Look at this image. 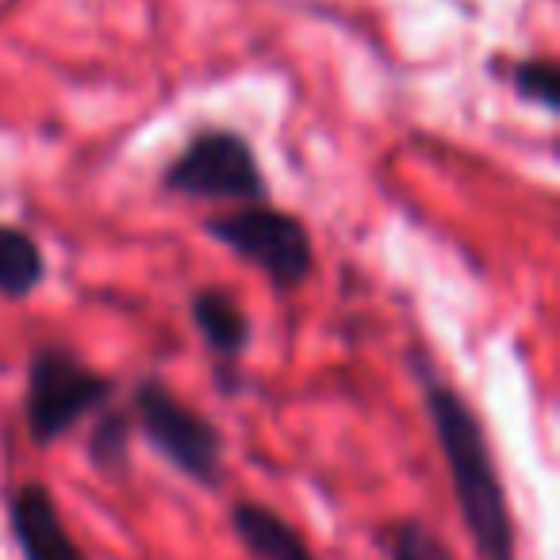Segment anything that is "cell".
<instances>
[{"label": "cell", "instance_id": "obj_1", "mask_svg": "<svg viewBox=\"0 0 560 560\" xmlns=\"http://www.w3.org/2000/svg\"><path fill=\"white\" fill-rule=\"evenodd\" d=\"M422 373V396H427V415L434 438L442 445L445 468H450L457 511L472 537L480 560H518V541H514V518L506 503V488L499 480L495 457H491L488 434L480 419L468 407L460 392H453L445 381H438L422 361H415Z\"/></svg>", "mask_w": 560, "mask_h": 560}, {"label": "cell", "instance_id": "obj_2", "mask_svg": "<svg viewBox=\"0 0 560 560\" xmlns=\"http://www.w3.org/2000/svg\"><path fill=\"white\" fill-rule=\"evenodd\" d=\"M203 231L242 261L257 265L280 292L300 289L315 269V246L307 226L292 211L265 208V203H246L231 215H215L203 223Z\"/></svg>", "mask_w": 560, "mask_h": 560}, {"label": "cell", "instance_id": "obj_3", "mask_svg": "<svg viewBox=\"0 0 560 560\" xmlns=\"http://www.w3.org/2000/svg\"><path fill=\"white\" fill-rule=\"evenodd\" d=\"M135 419L147 442L192 483L215 488L223 480V434L196 407L177 399L162 381H142L135 388Z\"/></svg>", "mask_w": 560, "mask_h": 560}, {"label": "cell", "instance_id": "obj_4", "mask_svg": "<svg viewBox=\"0 0 560 560\" xmlns=\"http://www.w3.org/2000/svg\"><path fill=\"white\" fill-rule=\"evenodd\" d=\"M112 399V381L62 346H43L27 365V430L39 445H55L89 411Z\"/></svg>", "mask_w": 560, "mask_h": 560}, {"label": "cell", "instance_id": "obj_5", "mask_svg": "<svg viewBox=\"0 0 560 560\" xmlns=\"http://www.w3.org/2000/svg\"><path fill=\"white\" fill-rule=\"evenodd\" d=\"M165 188L192 200H238L261 203L265 177L242 135L234 131H203L173 158L165 173Z\"/></svg>", "mask_w": 560, "mask_h": 560}, {"label": "cell", "instance_id": "obj_6", "mask_svg": "<svg viewBox=\"0 0 560 560\" xmlns=\"http://www.w3.org/2000/svg\"><path fill=\"white\" fill-rule=\"evenodd\" d=\"M9 522L24 560H89L66 529L47 483H20L9 495Z\"/></svg>", "mask_w": 560, "mask_h": 560}, {"label": "cell", "instance_id": "obj_7", "mask_svg": "<svg viewBox=\"0 0 560 560\" xmlns=\"http://www.w3.org/2000/svg\"><path fill=\"white\" fill-rule=\"evenodd\" d=\"M231 522L238 541L246 545V552L254 560H319L312 552V545L304 541V534H296V526H289L269 506L238 503L231 511Z\"/></svg>", "mask_w": 560, "mask_h": 560}, {"label": "cell", "instance_id": "obj_8", "mask_svg": "<svg viewBox=\"0 0 560 560\" xmlns=\"http://www.w3.org/2000/svg\"><path fill=\"white\" fill-rule=\"evenodd\" d=\"M192 323L200 330V338L208 342V350L223 361L242 358V350L249 346V319L242 312V304L223 289H200L188 304Z\"/></svg>", "mask_w": 560, "mask_h": 560}, {"label": "cell", "instance_id": "obj_9", "mask_svg": "<svg viewBox=\"0 0 560 560\" xmlns=\"http://www.w3.org/2000/svg\"><path fill=\"white\" fill-rule=\"evenodd\" d=\"M47 277L39 242L12 223H0V296L27 300Z\"/></svg>", "mask_w": 560, "mask_h": 560}, {"label": "cell", "instance_id": "obj_10", "mask_svg": "<svg viewBox=\"0 0 560 560\" xmlns=\"http://www.w3.org/2000/svg\"><path fill=\"white\" fill-rule=\"evenodd\" d=\"M89 457H93L96 472L104 476L124 472L127 457H131V415L124 411L101 415V422L93 430V442H89Z\"/></svg>", "mask_w": 560, "mask_h": 560}, {"label": "cell", "instance_id": "obj_11", "mask_svg": "<svg viewBox=\"0 0 560 560\" xmlns=\"http://www.w3.org/2000/svg\"><path fill=\"white\" fill-rule=\"evenodd\" d=\"M392 560H457L445 537H438L427 522H399L392 534Z\"/></svg>", "mask_w": 560, "mask_h": 560}, {"label": "cell", "instance_id": "obj_12", "mask_svg": "<svg viewBox=\"0 0 560 560\" xmlns=\"http://www.w3.org/2000/svg\"><path fill=\"white\" fill-rule=\"evenodd\" d=\"M514 89L541 108H557V66L552 62H522L514 70Z\"/></svg>", "mask_w": 560, "mask_h": 560}]
</instances>
